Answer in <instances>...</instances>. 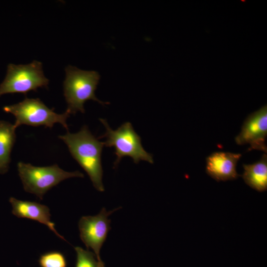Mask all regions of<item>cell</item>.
Segmentation results:
<instances>
[{
	"label": "cell",
	"instance_id": "8992f818",
	"mask_svg": "<svg viewBox=\"0 0 267 267\" xmlns=\"http://www.w3.org/2000/svg\"><path fill=\"white\" fill-rule=\"evenodd\" d=\"M49 80L44 75L42 63L34 60L26 65H8L7 73L0 85V96L4 94L36 91L39 88H47Z\"/></svg>",
	"mask_w": 267,
	"mask_h": 267
},
{
	"label": "cell",
	"instance_id": "9a60e30c",
	"mask_svg": "<svg viewBox=\"0 0 267 267\" xmlns=\"http://www.w3.org/2000/svg\"><path fill=\"white\" fill-rule=\"evenodd\" d=\"M97 267H105L103 261L100 259L97 260Z\"/></svg>",
	"mask_w": 267,
	"mask_h": 267
},
{
	"label": "cell",
	"instance_id": "5b68a950",
	"mask_svg": "<svg viewBox=\"0 0 267 267\" xmlns=\"http://www.w3.org/2000/svg\"><path fill=\"white\" fill-rule=\"evenodd\" d=\"M3 110L15 116L14 125L16 128L26 125L52 128L54 124L58 123L68 130L66 121L70 115L69 113L66 111L63 114H57L39 98L26 97L17 104L5 106Z\"/></svg>",
	"mask_w": 267,
	"mask_h": 267
},
{
	"label": "cell",
	"instance_id": "ba28073f",
	"mask_svg": "<svg viewBox=\"0 0 267 267\" xmlns=\"http://www.w3.org/2000/svg\"><path fill=\"white\" fill-rule=\"evenodd\" d=\"M267 135V105H265L247 116L235 140L238 145L249 144L248 150L256 149L266 153Z\"/></svg>",
	"mask_w": 267,
	"mask_h": 267
},
{
	"label": "cell",
	"instance_id": "6da1fadb",
	"mask_svg": "<svg viewBox=\"0 0 267 267\" xmlns=\"http://www.w3.org/2000/svg\"><path fill=\"white\" fill-rule=\"evenodd\" d=\"M58 137L65 143L73 158L87 173L94 188L104 191L101 164L104 142L99 141L86 125L77 133L68 132Z\"/></svg>",
	"mask_w": 267,
	"mask_h": 267
},
{
	"label": "cell",
	"instance_id": "52a82bcc",
	"mask_svg": "<svg viewBox=\"0 0 267 267\" xmlns=\"http://www.w3.org/2000/svg\"><path fill=\"white\" fill-rule=\"evenodd\" d=\"M117 209L118 208L107 211L103 208L96 215L83 216L79 221L81 239L87 250H92L97 260L100 259L101 248L111 229V222L108 217Z\"/></svg>",
	"mask_w": 267,
	"mask_h": 267
},
{
	"label": "cell",
	"instance_id": "30bf717a",
	"mask_svg": "<svg viewBox=\"0 0 267 267\" xmlns=\"http://www.w3.org/2000/svg\"><path fill=\"white\" fill-rule=\"evenodd\" d=\"M9 202L12 207L13 215L18 218L29 219L44 224L58 237L66 241L55 229L54 223L51 221L50 210L47 206L36 202L20 200L14 197L9 198Z\"/></svg>",
	"mask_w": 267,
	"mask_h": 267
},
{
	"label": "cell",
	"instance_id": "277c9868",
	"mask_svg": "<svg viewBox=\"0 0 267 267\" xmlns=\"http://www.w3.org/2000/svg\"><path fill=\"white\" fill-rule=\"evenodd\" d=\"M17 170L24 190L36 195L41 200L47 191L61 181L71 178L84 177L80 171L66 172L57 164L36 167L20 162L17 164Z\"/></svg>",
	"mask_w": 267,
	"mask_h": 267
},
{
	"label": "cell",
	"instance_id": "9c48e42d",
	"mask_svg": "<svg viewBox=\"0 0 267 267\" xmlns=\"http://www.w3.org/2000/svg\"><path fill=\"white\" fill-rule=\"evenodd\" d=\"M242 155L227 152H215L206 158V173L217 181L237 179L240 175L236 165Z\"/></svg>",
	"mask_w": 267,
	"mask_h": 267
},
{
	"label": "cell",
	"instance_id": "7c38bea8",
	"mask_svg": "<svg viewBox=\"0 0 267 267\" xmlns=\"http://www.w3.org/2000/svg\"><path fill=\"white\" fill-rule=\"evenodd\" d=\"M14 125L0 121V174L6 173L10 162V153L16 139Z\"/></svg>",
	"mask_w": 267,
	"mask_h": 267
},
{
	"label": "cell",
	"instance_id": "7a4b0ae2",
	"mask_svg": "<svg viewBox=\"0 0 267 267\" xmlns=\"http://www.w3.org/2000/svg\"><path fill=\"white\" fill-rule=\"evenodd\" d=\"M100 75L95 71H85L71 65L65 68L63 83L64 95L67 103L66 111L70 114L80 111L85 113L84 103L92 100L104 105L109 104L99 100L95 95Z\"/></svg>",
	"mask_w": 267,
	"mask_h": 267
},
{
	"label": "cell",
	"instance_id": "8fae6325",
	"mask_svg": "<svg viewBox=\"0 0 267 267\" xmlns=\"http://www.w3.org/2000/svg\"><path fill=\"white\" fill-rule=\"evenodd\" d=\"M241 176L244 182L259 192L267 189V156L264 154L259 161L252 164H243Z\"/></svg>",
	"mask_w": 267,
	"mask_h": 267
},
{
	"label": "cell",
	"instance_id": "4fadbf2b",
	"mask_svg": "<svg viewBox=\"0 0 267 267\" xmlns=\"http://www.w3.org/2000/svg\"><path fill=\"white\" fill-rule=\"evenodd\" d=\"M41 267H66L64 255L59 252H50L42 255L39 259Z\"/></svg>",
	"mask_w": 267,
	"mask_h": 267
},
{
	"label": "cell",
	"instance_id": "5bb4252c",
	"mask_svg": "<svg viewBox=\"0 0 267 267\" xmlns=\"http://www.w3.org/2000/svg\"><path fill=\"white\" fill-rule=\"evenodd\" d=\"M77 254L76 267H97V260L95 255L89 250L75 247Z\"/></svg>",
	"mask_w": 267,
	"mask_h": 267
},
{
	"label": "cell",
	"instance_id": "3957f363",
	"mask_svg": "<svg viewBox=\"0 0 267 267\" xmlns=\"http://www.w3.org/2000/svg\"><path fill=\"white\" fill-rule=\"evenodd\" d=\"M100 121L105 128V132L99 138H105V146L113 147L116 159L114 163L116 167L124 157L132 158L135 164L140 161L154 162L152 155L143 147L140 137L134 131L130 122H125L116 130H113L107 122L103 119Z\"/></svg>",
	"mask_w": 267,
	"mask_h": 267
}]
</instances>
